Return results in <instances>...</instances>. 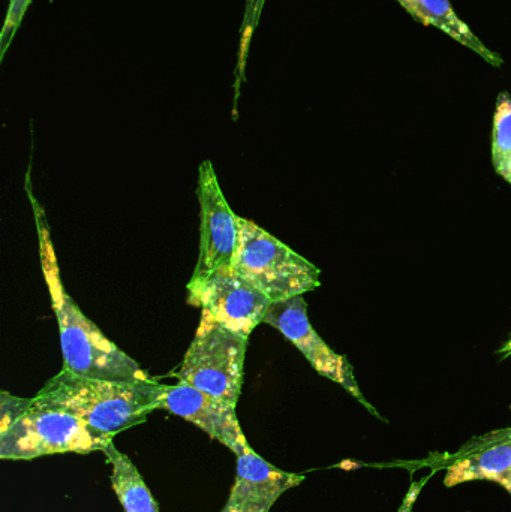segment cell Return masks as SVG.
Listing matches in <instances>:
<instances>
[{
    "mask_svg": "<svg viewBox=\"0 0 511 512\" xmlns=\"http://www.w3.org/2000/svg\"><path fill=\"white\" fill-rule=\"evenodd\" d=\"M27 194L35 213L42 273L50 292L51 307L59 325L63 369L87 378L107 379V381H153L147 372L138 366L137 361L132 360L119 346L105 337L98 325L93 324L69 297L60 276L59 262L54 252L47 216L41 204L33 197L29 180H27Z\"/></svg>",
    "mask_w": 511,
    "mask_h": 512,
    "instance_id": "cell-1",
    "label": "cell"
},
{
    "mask_svg": "<svg viewBox=\"0 0 511 512\" xmlns=\"http://www.w3.org/2000/svg\"><path fill=\"white\" fill-rule=\"evenodd\" d=\"M165 385L87 378L62 369L33 397L32 405L80 418L93 429L116 436L143 424L161 409Z\"/></svg>",
    "mask_w": 511,
    "mask_h": 512,
    "instance_id": "cell-2",
    "label": "cell"
},
{
    "mask_svg": "<svg viewBox=\"0 0 511 512\" xmlns=\"http://www.w3.org/2000/svg\"><path fill=\"white\" fill-rule=\"evenodd\" d=\"M237 231L239 240L233 267L264 292L272 303L299 297L321 285V271L317 265L254 222L237 216Z\"/></svg>",
    "mask_w": 511,
    "mask_h": 512,
    "instance_id": "cell-3",
    "label": "cell"
},
{
    "mask_svg": "<svg viewBox=\"0 0 511 512\" xmlns=\"http://www.w3.org/2000/svg\"><path fill=\"white\" fill-rule=\"evenodd\" d=\"M248 339L203 310L194 340L177 370L180 384L237 406L242 393Z\"/></svg>",
    "mask_w": 511,
    "mask_h": 512,
    "instance_id": "cell-4",
    "label": "cell"
},
{
    "mask_svg": "<svg viewBox=\"0 0 511 512\" xmlns=\"http://www.w3.org/2000/svg\"><path fill=\"white\" fill-rule=\"evenodd\" d=\"M114 436L99 432L80 418L32 405L0 432V459L32 460L53 454H90L104 450Z\"/></svg>",
    "mask_w": 511,
    "mask_h": 512,
    "instance_id": "cell-5",
    "label": "cell"
},
{
    "mask_svg": "<svg viewBox=\"0 0 511 512\" xmlns=\"http://www.w3.org/2000/svg\"><path fill=\"white\" fill-rule=\"evenodd\" d=\"M197 194L201 209L200 254L188 283L189 303L218 268L233 265L239 240L237 216L222 194L210 161L201 162Z\"/></svg>",
    "mask_w": 511,
    "mask_h": 512,
    "instance_id": "cell-6",
    "label": "cell"
},
{
    "mask_svg": "<svg viewBox=\"0 0 511 512\" xmlns=\"http://www.w3.org/2000/svg\"><path fill=\"white\" fill-rule=\"evenodd\" d=\"M266 324L284 334L324 378L341 385L357 402L362 403L374 417L381 418L377 409L365 399L357 384L354 369L345 355L333 351L320 334L314 330L308 318V304L303 295L273 303L267 312Z\"/></svg>",
    "mask_w": 511,
    "mask_h": 512,
    "instance_id": "cell-7",
    "label": "cell"
},
{
    "mask_svg": "<svg viewBox=\"0 0 511 512\" xmlns=\"http://www.w3.org/2000/svg\"><path fill=\"white\" fill-rule=\"evenodd\" d=\"M191 304L209 312L228 330L249 339L273 303L233 265H224L206 280Z\"/></svg>",
    "mask_w": 511,
    "mask_h": 512,
    "instance_id": "cell-8",
    "label": "cell"
},
{
    "mask_svg": "<svg viewBox=\"0 0 511 512\" xmlns=\"http://www.w3.org/2000/svg\"><path fill=\"white\" fill-rule=\"evenodd\" d=\"M161 409L200 427L236 456L251 450L236 414V406L185 384L165 385Z\"/></svg>",
    "mask_w": 511,
    "mask_h": 512,
    "instance_id": "cell-9",
    "label": "cell"
},
{
    "mask_svg": "<svg viewBox=\"0 0 511 512\" xmlns=\"http://www.w3.org/2000/svg\"><path fill=\"white\" fill-rule=\"evenodd\" d=\"M303 480V475L270 465L251 448L237 456L236 481L222 512H269L285 492Z\"/></svg>",
    "mask_w": 511,
    "mask_h": 512,
    "instance_id": "cell-10",
    "label": "cell"
},
{
    "mask_svg": "<svg viewBox=\"0 0 511 512\" xmlns=\"http://www.w3.org/2000/svg\"><path fill=\"white\" fill-rule=\"evenodd\" d=\"M425 465L444 469V486L455 487L470 481H492L511 495V441L495 442L473 451L432 456Z\"/></svg>",
    "mask_w": 511,
    "mask_h": 512,
    "instance_id": "cell-11",
    "label": "cell"
},
{
    "mask_svg": "<svg viewBox=\"0 0 511 512\" xmlns=\"http://www.w3.org/2000/svg\"><path fill=\"white\" fill-rule=\"evenodd\" d=\"M398 2L401 3L402 8H405V11L410 12L425 26L437 27L441 32L458 41L459 44L479 54L489 65L497 66V68L503 65V57L495 51L489 50L477 38V35H474L468 24L458 17L450 0H398Z\"/></svg>",
    "mask_w": 511,
    "mask_h": 512,
    "instance_id": "cell-12",
    "label": "cell"
},
{
    "mask_svg": "<svg viewBox=\"0 0 511 512\" xmlns=\"http://www.w3.org/2000/svg\"><path fill=\"white\" fill-rule=\"evenodd\" d=\"M111 466V486L125 512H159L158 504L147 489L143 477L126 454L113 442L102 450Z\"/></svg>",
    "mask_w": 511,
    "mask_h": 512,
    "instance_id": "cell-13",
    "label": "cell"
},
{
    "mask_svg": "<svg viewBox=\"0 0 511 512\" xmlns=\"http://www.w3.org/2000/svg\"><path fill=\"white\" fill-rule=\"evenodd\" d=\"M492 162L495 171L511 185V96L507 92L498 95L495 107Z\"/></svg>",
    "mask_w": 511,
    "mask_h": 512,
    "instance_id": "cell-14",
    "label": "cell"
},
{
    "mask_svg": "<svg viewBox=\"0 0 511 512\" xmlns=\"http://www.w3.org/2000/svg\"><path fill=\"white\" fill-rule=\"evenodd\" d=\"M266 0H246L245 17L240 27V48L239 60L236 68V98H239L240 86L245 81V65L248 59L249 44H251L252 35L257 29L260 21L261 11H263Z\"/></svg>",
    "mask_w": 511,
    "mask_h": 512,
    "instance_id": "cell-15",
    "label": "cell"
},
{
    "mask_svg": "<svg viewBox=\"0 0 511 512\" xmlns=\"http://www.w3.org/2000/svg\"><path fill=\"white\" fill-rule=\"evenodd\" d=\"M32 0H11L9 2L8 14H6L5 24H3L2 33H0V59L5 57L6 50L9 44L14 39L18 27H20L21 20L26 14Z\"/></svg>",
    "mask_w": 511,
    "mask_h": 512,
    "instance_id": "cell-16",
    "label": "cell"
},
{
    "mask_svg": "<svg viewBox=\"0 0 511 512\" xmlns=\"http://www.w3.org/2000/svg\"><path fill=\"white\" fill-rule=\"evenodd\" d=\"M30 399H20V397L11 396V394L2 391L0 394V432L8 429L27 408H29Z\"/></svg>",
    "mask_w": 511,
    "mask_h": 512,
    "instance_id": "cell-17",
    "label": "cell"
},
{
    "mask_svg": "<svg viewBox=\"0 0 511 512\" xmlns=\"http://www.w3.org/2000/svg\"><path fill=\"white\" fill-rule=\"evenodd\" d=\"M503 441H511V426L506 427V429L494 430V432L486 433V435L476 436V438L470 439L467 444L462 445L459 451H473L485 447V445Z\"/></svg>",
    "mask_w": 511,
    "mask_h": 512,
    "instance_id": "cell-18",
    "label": "cell"
},
{
    "mask_svg": "<svg viewBox=\"0 0 511 512\" xmlns=\"http://www.w3.org/2000/svg\"><path fill=\"white\" fill-rule=\"evenodd\" d=\"M431 477L432 475H429V477L423 478V480L413 481V483H411L410 489H408L404 502H402L401 508H399L398 512H413L414 504H416L420 493H422L423 487L428 484L429 478Z\"/></svg>",
    "mask_w": 511,
    "mask_h": 512,
    "instance_id": "cell-19",
    "label": "cell"
},
{
    "mask_svg": "<svg viewBox=\"0 0 511 512\" xmlns=\"http://www.w3.org/2000/svg\"><path fill=\"white\" fill-rule=\"evenodd\" d=\"M497 354L500 355L501 358L511 357V334L509 340H507V342L498 349Z\"/></svg>",
    "mask_w": 511,
    "mask_h": 512,
    "instance_id": "cell-20",
    "label": "cell"
}]
</instances>
